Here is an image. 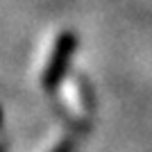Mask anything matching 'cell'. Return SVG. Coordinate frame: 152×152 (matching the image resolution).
Masks as SVG:
<instances>
[{
	"mask_svg": "<svg viewBox=\"0 0 152 152\" xmlns=\"http://www.w3.org/2000/svg\"><path fill=\"white\" fill-rule=\"evenodd\" d=\"M75 48H77L75 32L64 30L61 34L55 39L52 50H50V55H48V59H45L43 73H41V86H43L45 91L55 93V91H59V86L66 82V75H68Z\"/></svg>",
	"mask_w": 152,
	"mask_h": 152,
	"instance_id": "1",
	"label": "cell"
},
{
	"mask_svg": "<svg viewBox=\"0 0 152 152\" xmlns=\"http://www.w3.org/2000/svg\"><path fill=\"white\" fill-rule=\"evenodd\" d=\"M48 152H73V139H70V136H64L57 145H52Z\"/></svg>",
	"mask_w": 152,
	"mask_h": 152,
	"instance_id": "2",
	"label": "cell"
},
{
	"mask_svg": "<svg viewBox=\"0 0 152 152\" xmlns=\"http://www.w3.org/2000/svg\"><path fill=\"white\" fill-rule=\"evenodd\" d=\"M0 118H2V111H0Z\"/></svg>",
	"mask_w": 152,
	"mask_h": 152,
	"instance_id": "3",
	"label": "cell"
}]
</instances>
